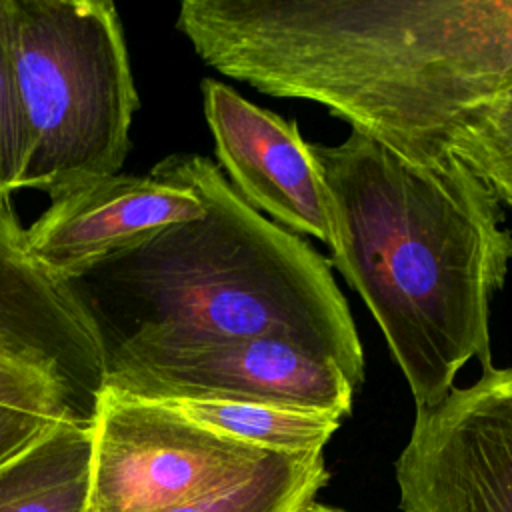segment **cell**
<instances>
[{"label":"cell","mask_w":512,"mask_h":512,"mask_svg":"<svg viewBox=\"0 0 512 512\" xmlns=\"http://www.w3.org/2000/svg\"><path fill=\"white\" fill-rule=\"evenodd\" d=\"M200 60L438 164L512 76V0H184Z\"/></svg>","instance_id":"1"},{"label":"cell","mask_w":512,"mask_h":512,"mask_svg":"<svg viewBox=\"0 0 512 512\" xmlns=\"http://www.w3.org/2000/svg\"><path fill=\"white\" fill-rule=\"evenodd\" d=\"M330 224V266L360 294L416 410L472 358L492 366L490 306L512 262L496 192L462 160L412 162L350 130L310 144Z\"/></svg>","instance_id":"2"},{"label":"cell","mask_w":512,"mask_h":512,"mask_svg":"<svg viewBox=\"0 0 512 512\" xmlns=\"http://www.w3.org/2000/svg\"><path fill=\"white\" fill-rule=\"evenodd\" d=\"M150 176L192 190L204 214L90 272L114 304H128L126 334L278 336L334 360L354 388L364 382L352 312L312 244L254 210L200 154L166 156Z\"/></svg>","instance_id":"3"},{"label":"cell","mask_w":512,"mask_h":512,"mask_svg":"<svg viewBox=\"0 0 512 512\" xmlns=\"http://www.w3.org/2000/svg\"><path fill=\"white\" fill-rule=\"evenodd\" d=\"M10 56L32 136L22 188L50 198L112 176L138 108L116 6L108 0H8Z\"/></svg>","instance_id":"4"},{"label":"cell","mask_w":512,"mask_h":512,"mask_svg":"<svg viewBox=\"0 0 512 512\" xmlns=\"http://www.w3.org/2000/svg\"><path fill=\"white\" fill-rule=\"evenodd\" d=\"M108 348L74 284L44 270L26 230L0 202V404L92 424Z\"/></svg>","instance_id":"5"},{"label":"cell","mask_w":512,"mask_h":512,"mask_svg":"<svg viewBox=\"0 0 512 512\" xmlns=\"http://www.w3.org/2000/svg\"><path fill=\"white\" fill-rule=\"evenodd\" d=\"M144 400L244 402L344 418L354 386L340 366L278 336L182 338L132 332L108 348L106 386Z\"/></svg>","instance_id":"6"},{"label":"cell","mask_w":512,"mask_h":512,"mask_svg":"<svg viewBox=\"0 0 512 512\" xmlns=\"http://www.w3.org/2000/svg\"><path fill=\"white\" fill-rule=\"evenodd\" d=\"M92 436L88 512H162L220 490L278 454L110 388L98 400Z\"/></svg>","instance_id":"7"},{"label":"cell","mask_w":512,"mask_h":512,"mask_svg":"<svg viewBox=\"0 0 512 512\" xmlns=\"http://www.w3.org/2000/svg\"><path fill=\"white\" fill-rule=\"evenodd\" d=\"M394 472L404 512H512V368L416 410Z\"/></svg>","instance_id":"8"},{"label":"cell","mask_w":512,"mask_h":512,"mask_svg":"<svg viewBox=\"0 0 512 512\" xmlns=\"http://www.w3.org/2000/svg\"><path fill=\"white\" fill-rule=\"evenodd\" d=\"M200 92L214 152L232 188L284 230L328 244L326 200L298 122L246 100L214 78H204Z\"/></svg>","instance_id":"9"},{"label":"cell","mask_w":512,"mask_h":512,"mask_svg":"<svg viewBox=\"0 0 512 512\" xmlns=\"http://www.w3.org/2000/svg\"><path fill=\"white\" fill-rule=\"evenodd\" d=\"M202 214V202L184 186L150 174H112L54 196L26 230V244L44 270L74 284L160 230Z\"/></svg>","instance_id":"10"},{"label":"cell","mask_w":512,"mask_h":512,"mask_svg":"<svg viewBox=\"0 0 512 512\" xmlns=\"http://www.w3.org/2000/svg\"><path fill=\"white\" fill-rule=\"evenodd\" d=\"M92 424L54 422L0 464V512H88Z\"/></svg>","instance_id":"11"},{"label":"cell","mask_w":512,"mask_h":512,"mask_svg":"<svg viewBox=\"0 0 512 512\" xmlns=\"http://www.w3.org/2000/svg\"><path fill=\"white\" fill-rule=\"evenodd\" d=\"M160 404L210 430L286 454L322 452L342 422L326 412L244 402L160 400Z\"/></svg>","instance_id":"12"},{"label":"cell","mask_w":512,"mask_h":512,"mask_svg":"<svg viewBox=\"0 0 512 512\" xmlns=\"http://www.w3.org/2000/svg\"><path fill=\"white\" fill-rule=\"evenodd\" d=\"M328 482L322 452H278L248 476L162 512H292Z\"/></svg>","instance_id":"13"},{"label":"cell","mask_w":512,"mask_h":512,"mask_svg":"<svg viewBox=\"0 0 512 512\" xmlns=\"http://www.w3.org/2000/svg\"><path fill=\"white\" fill-rule=\"evenodd\" d=\"M452 156L480 176L512 210V76L472 116Z\"/></svg>","instance_id":"14"},{"label":"cell","mask_w":512,"mask_h":512,"mask_svg":"<svg viewBox=\"0 0 512 512\" xmlns=\"http://www.w3.org/2000/svg\"><path fill=\"white\" fill-rule=\"evenodd\" d=\"M8 20V0H0V202L22 188L32 150V136L12 70Z\"/></svg>","instance_id":"15"},{"label":"cell","mask_w":512,"mask_h":512,"mask_svg":"<svg viewBox=\"0 0 512 512\" xmlns=\"http://www.w3.org/2000/svg\"><path fill=\"white\" fill-rule=\"evenodd\" d=\"M54 422L58 420L0 404V464L32 444Z\"/></svg>","instance_id":"16"},{"label":"cell","mask_w":512,"mask_h":512,"mask_svg":"<svg viewBox=\"0 0 512 512\" xmlns=\"http://www.w3.org/2000/svg\"><path fill=\"white\" fill-rule=\"evenodd\" d=\"M292 512H344V510H338V508H332V506H324V504H318L316 500H310V502L298 506Z\"/></svg>","instance_id":"17"}]
</instances>
